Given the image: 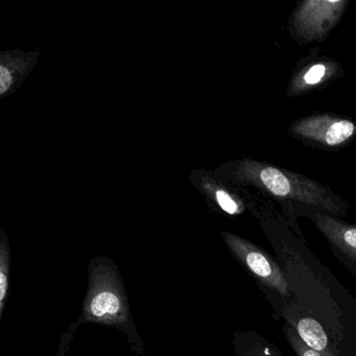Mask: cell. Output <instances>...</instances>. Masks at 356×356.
<instances>
[{"label": "cell", "mask_w": 356, "mask_h": 356, "mask_svg": "<svg viewBox=\"0 0 356 356\" xmlns=\"http://www.w3.org/2000/svg\"><path fill=\"white\" fill-rule=\"evenodd\" d=\"M248 207L259 220L275 257L291 281L293 307L320 323L343 356H356V297L310 251L270 200L248 191Z\"/></svg>", "instance_id": "6da1fadb"}, {"label": "cell", "mask_w": 356, "mask_h": 356, "mask_svg": "<svg viewBox=\"0 0 356 356\" xmlns=\"http://www.w3.org/2000/svg\"><path fill=\"white\" fill-rule=\"evenodd\" d=\"M228 176L235 184L251 187L278 203L284 218L299 207L324 210L341 218L349 211L348 202L324 183L268 162L243 158L231 164Z\"/></svg>", "instance_id": "7a4b0ae2"}, {"label": "cell", "mask_w": 356, "mask_h": 356, "mask_svg": "<svg viewBox=\"0 0 356 356\" xmlns=\"http://www.w3.org/2000/svg\"><path fill=\"white\" fill-rule=\"evenodd\" d=\"M88 276V289L79 323L114 327L124 333L137 355L145 356V343L137 332L116 264L111 259L97 256L89 264Z\"/></svg>", "instance_id": "3957f363"}, {"label": "cell", "mask_w": 356, "mask_h": 356, "mask_svg": "<svg viewBox=\"0 0 356 356\" xmlns=\"http://www.w3.org/2000/svg\"><path fill=\"white\" fill-rule=\"evenodd\" d=\"M222 235L229 251L254 279L278 320L285 307L295 304L293 287L284 268L276 257L252 241L233 233Z\"/></svg>", "instance_id": "277c9868"}, {"label": "cell", "mask_w": 356, "mask_h": 356, "mask_svg": "<svg viewBox=\"0 0 356 356\" xmlns=\"http://www.w3.org/2000/svg\"><path fill=\"white\" fill-rule=\"evenodd\" d=\"M350 0H304L287 20L289 37L300 45L323 42L339 26Z\"/></svg>", "instance_id": "5b68a950"}, {"label": "cell", "mask_w": 356, "mask_h": 356, "mask_svg": "<svg viewBox=\"0 0 356 356\" xmlns=\"http://www.w3.org/2000/svg\"><path fill=\"white\" fill-rule=\"evenodd\" d=\"M301 216H306L312 220L318 232L326 239L335 258L356 276V224L345 222L343 218L324 210L312 207L296 208L284 218L291 230L303 241L305 238L297 224V218Z\"/></svg>", "instance_id": "8992f818"}, {"label": "cell", "mask_w": 356, "mask_h": 356, "mask_svg": "<svg viewBox=\"0 0 356 356\" xmlns=\"http://www.w3.org/2000/svg\"><path fill=\"white\" fill-rule=\"evenodd\" d=\"M289 136L308 147L339 151L356 138V122L333 113H312L287 129Z\"/></svg>", "instance_id": "52a82bcc"}, {"label": "cell", "mask_w": 356, "mask_h": 356, "mask_svg": "<svg viewBox=\"0 0 356 356\" xmlns=\"http://www.w3.org/2000/svg\"><path fill=\"white\" fill-rule=\"evenodd\" d=\"M343 76L341 63L326 55H321L318 49H312L302 58L291 72L287 83L289 97H303L314 91L322 90Z\"/></svg>", "instance_id": "ba28073f"}, {"label": "cell", "mask_w": 356, "mask_h": 356, "mask_svg": "<svg viewBox=\"0 0 356 356\" xmlns=\"http://www.w3.org/2000/svg\"><path fill=\"white\" fill-rule=\"evenodd\" d=\"M278 320L293 326L304 343L321 356H343L324 327L293 306L285 307Z\"/></svg>", "instance_id": "9c48e42d"}, {"label": "cell", "mask_w": 356, "mask_h": 356, "mask_svg": "<svg viewBox=\"0 0 356 356\" xmlns=\"http://www.w3.org/2000/svg\"><path fill=\"white\" fill-rule=\"evenodd\" d=\"M233 345L237 356H284L276 343L254 330H236Z\"/></svg>", "instance_id": "30bf717a"}, {"label": "cell", "mask_w": 356, "mask_h": 356, "mask_svg": "<svg viewBox=\"0 0 356 356\" xmlns=\"http://www.w3.org/2000/svg\"><path fill=\"white\" fill-rule=\"evenodd\" d=\"M11 279V250L9 241L3 232L0 241V320L3 318L6 303L10 293Z\"/></svg>", "instance_id": "8fae6325"}, {"label": "cell", "mask_w": 356, "mask_h": 356, "mask_svg": "<svg viewBox=\"0 0 356 356\" xmlns=\"http://www.w3.org/2000/svg\"><path fill=\"white\" fill-rule=\"evenodd\" d=\"M282 332L285 339H286L287 343L291 346L293 351L295 352L296 356H321L320 354L316 353L314 350L310 349L308 346L304 343L301 337L298 335L297 331L291 325L284 323L282 327Z\"/></svg>", "instance_id": "7c38bea8"}, {"label": "cell", "mask_w": 356, "mask_h": 356, "mask_svg": "<svg viewBox=\"0 0 356 356\" xmlns=\"http://www.w3.org/2000/svg\"><path fill=\"white\" fill-rule=\"evenodd\" d=\"M12 84V76L9 70L5 66H0V93L7 92Z\"/></svg>", "instance_id": "4fadbf2b"}]
</instances>
